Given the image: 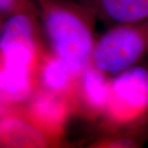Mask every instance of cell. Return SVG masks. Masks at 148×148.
Masks as SVG:
<instances>
[{
	"label": "cell",
	"instance_id": "obj_2",
	"mask_svg": "<svg viewBox=\"0 0 148 148\" xmlns=\"http://www.w3.org/2000/svg\"><path fill=\"white\" fill-rule=\"evenodd\" d=\"M148 49V20L115 26L95 44L92 58L97 70L118 73L131 69Z\"/></svg>",
	"mask_w": 148,
	"mask_h": 148
},
{
	"label": "cell",
	"instance_id": "obj_11",
	"mask_svg": "<svg viewBox=\"0 0 148 148\" xmlns=\"http://www.w3.org/2000/svg\"><path fill=\"white\" fill-rule=\"evenodd\" d=\"M23 0H0V12L2 19L12 14L20 6Z\"/></svg>",
	"mask_w": 148,
	"mask_h": 148
},
{
	"label": "cell",
	"instance_id": "obj_3",
	"mask_svg": "<svg viewBox=\"0 0 148 148\" xmlns=\"http://www.w3.org/2000/svg\"><path fill=\"white\" fill-rule=\"evenodd\" d=\"M36 18L24 0L3 21L0 36L2 67L31 69L36 52Z\"/></svg>",
	"mask_w": 148,
	"mask_h": 148
},
{
	"label": "cell",
	"instance_id": "obj_6",
	"mask_svg": "<svg viewBox=\"0 0 148 148\" xmlns=\"http://www.w3.org/2000/svg\"><path fill=\"white\" fill-rule=\"evenodd\" d=\"M3 148H46L43 136L23 122L8 119L2 123Z\"/></svg>",
	"mask_w": 148,
	"mask_h": 148
},
{
	"label": "cell",
	"instance_id": "obj_5",
	"mask_svg": "<svg viewBox=\"0 0 148 148\" xmlns=\"http://www.w3.org/2000/svg\"><path fill=\"white\" fill-rule=\"evenodd\" d=\"M79 3L115 26L148 20V0H78Z\"/></svg>",
	"mask_w": 148,
	"mask_h": 148
},
{
	"label": "cell",
	"instance_id": "obj_8",
	"mask_svg": "<svg viewBox=\"0 0 148 148\" xmlns=\"http://www.w3.org/2000/svg\"><path fill=\"white\" fill-rule=\"evenodd\" d=\"M32 112L44 125L55 127L63 123L65 109L62 101L49 93L40 94L34 100Z\"/></svg>",
	"mask_w": 148,
	"mask_h": 148
},
{
	"label": "cell",
	"instance_id": "obj_9",
	"mask_svg": "<svg viewBox=\"0 0 148 148\" xmlns=\"http://www.w3.org/2000/svg\"><path fill=\"white\" fill-rule=\"evenodd\" d=\"M82 86L90 106L101 108L110 100V88L99 70L86 69L83 75Z\"/></svg>",
	"mask_w": 148,
	"mask_h": 148
},
{
	"label": "cell",
	"instance_id": "obj_4",
	"mask_svg": "<svg viewBox=\"0 0 148 148\" xmlns=\"http://www.w3.org/2000/svg\"><path fill=\"white\" fill-rule=\"evenodd\" d=\"M113 110L118 115L133 116L148 109V70L127 69L113 81L110 86Z\"/></svg>",
	"mask_w": 148,
	"mask_h": 148
},
{
	"label": "cell",
	"instance_id": "obj_1",
	"mask_svg": "<svg viewBox=\"0 0 148 148\" xmlns=\"http://www.w3.org/2000/svg\"><path fill=\"white\" fill-rule=\"evenodd\" d=\"M42 27L59 59L72 76L86 67L94 50V13L81 3L67 0H39Z\"/></svg>",
	"mask_w": 148,
	"mask_h": 148
},
{
	"label": "cell",
	"instance_id": "obj_7",
	"mask_svg": "<svg viewBox=\"0 0 148 148\" xmlns=\"http://www.w3.org/2000/svg\"><path fill=\"white\" fill-rule=\"evenodd\" d=\"M0 84L2 94L8 101H23L31 92L30 70L2 68Z\"/></svg>",
	"mask_w": 148,
	"mask_h": 148
},
{
	"label": "cell",
	"instance_id": "obj_10",
	"mask_svg": "<svg viewBox=\"0 0 148 148\" xmlns=\"http://www.w3.org/2000/svg\"><path fill=\"white\" fill-rule=\"evenodd\" d=\"M71 76L67 67L57 58L49 60L43 69V82L53 91H62L66 89Z\"/></svg>",
	"mask_w": 148,
	"mask_h": 148
}]
</instances>
